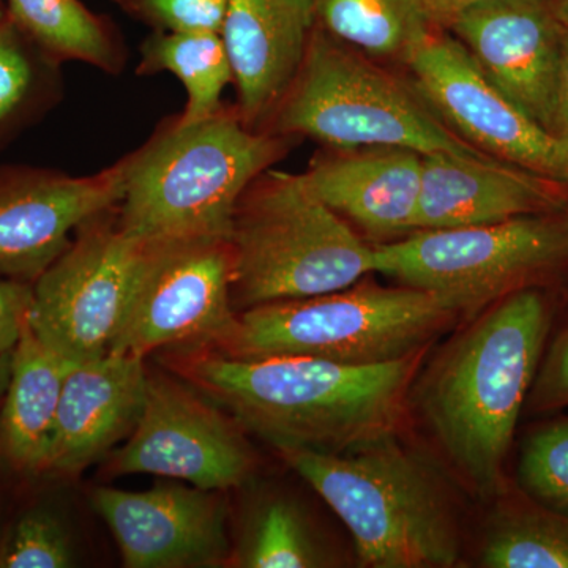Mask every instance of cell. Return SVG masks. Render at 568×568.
I'll return each instance as SVG.
<instances>
[{
    "label": "cell",
    "mask_w": 568,
    "mask_h": 568,
    "mask_svg": "<svg viewBox=\"0 0 568 568\" xmlns=\"http://www.w3.org/2000/svg\"><path fill=\"white\" fill-rule=\"evenodd\" d=\"M278 454L342 519L361 566L450 568L462 559L455 489L432 459L398 436L342 454L304 448Z\"/></svg>",
    "instance_id": "cell-3"
},
{
    "label": "cell",
    "mask_w": 568,
    "mask_h": 568,
    "mask_svg": "<svg viewBox=\"0 0 568 568\" xmlns=\"http://www.w3.org/2000/svg\"><path fill=\"white\" fill-rule=\"evenodd\" d=\"M316 24L315 0H227L222 39L246 125L263 121L283 102Z\"/></svg>",
    "instance_id": "cell-18"
},
{
    "label": "cell",
    "mask_w": 568,
    "mask_h": 568,
    "mask_svg": "<svg viewBox=\"0 0 568 568\" xmlns=\"http://www.w3.org/2000/svg\"><path fill=\"white\" fill-rule=\"evenodd\" d=\"M7 14L54 61H80L106 71L121 65L110 29L80 0H7Z\"/></svg>",
    "instance_id": "cell-24"
},
{
    "label": "cell",
    "mask_w": 568,
    "mask_h": 568,
    "mask_svg": "<svg viewBox=\"0 0 568 568\" xmlns=\"http://www.w3.org/2000/svg\"><path fill=\"white\" fill-rule=\"evenodd\" d=\"M58 65L7 14L0 22V151L54 103Z\"/></svg>",
    "instance_id": "cell-26"
},
{
    "label": "cell",
    "mask_w": 568,
    "mask_h": 568,
    "mask_svg": "<svg viewBox=\"0 0 568 568\" xmlns=\"http://www.w3.org/2000/svg\"><path fill=\"white\" fill-rule=\"evenodd\" d=\"M555 136L568 145V29L564 31L560 59L558 104H556Z\"/></svg>",
    "instance_id": "cell-32"
},
{
    "label": "cell",
    "mask_w": 568,
    "mask_h": 568,
    "mask_svg": "<svg viewBox=\"0 0 568 568\" xmlns=\"http://www.w3.org/2000/svg\"><path fill=\"white\" fill-rule=\"evenodd\" d=\"M91 499L126 568L219 567L231 560L223 491L160 484L148 491L97 488Z\"/></svg>",
    "instance_id": "cell-14"
},
{
    "label": "cell",
    "mask_w": 568,
    "mask_h": 568,
    "mask_svg": "<svg viewBox=\"0 0 568 568\" xmlns=\"http://www.w3.org/2000/svg\"><path fill=\"white\" fill-rule=\"evenodd\" d=\"M126 170L129 156L85 178L0 168V276L33 284L82 224L119 207Z\"/></svg>",
    "instance_id": "cell-13"
},
{
    "label": "cell",
    "mask_w": 568,
    "mask_h": 568,
    "mask_svg": "<svg viewBox=\"0 0 568 568\" xmlns=\"http://www.w3.org/2000/svg\"><path fill=\"white\" fill-rule=\"evenodd\" d=\"M568 407V310L555 335H549L536 379L526 399V413L551 416Z\"/></svg>",
    "instance_id": "cell-29"
},
{
    "label": "cell",
    "mask_w": 568,
    "mask_h": 568,
    "mask_svg": "<svg viewBox=\"0 0 568 568\" xmlns=\"http://www.w3.org/2000/svg\"><path fill=\"white\" fill-rule=\"evenodd\" d=\"M551 6L560 24L568 29V0H551Z\"/></svg>",
    "instance_id": "cell-35"
},
{
    "label": "cell",
    "mask_w": 568,
    "mask_h": 568,
    "mask_svg": "<svg viewBox=\"0 0 568 568\" xmlns=\"http://www.w3.org/2000/svg\"><path fill=\"white\" fill-rule=\"evenodd\" d=\"M446 28L511 102L555 134L566 28L551 0H484L459 11Z\"/></svg>",
    "instance_id": "cell-15"
},
{
    "label": "cell",
    "mask_w": 568,
    "mask_h": 568,
    "mask_svg": "<svg viewBox=\"0 0 568 568\" xmlns=\"http://www.w3.org/2000/svg\"><path fill=\"white\" fill-rule=\"evenodd\" d=\"M459 320L450 305L428 291L361 283L244 310L233 331L207 347L239 358L302 355L379 365L428 349Z\"/></svg>",
    "instance_id": "cell-6"
},
{
    "label": "cell",
    "mask_w": 568,
    "mask_h": 568,
    "mask_svg": "<svg viewBox=\"0 0 568 568\" xmlns=\"http://www.w3.org/2000/svg\"><path fill=\"white\" fill-rule=\"evenodd\" d=\"M145 358L108 353L71 364L59 403L47 473L80 476L132 435L144 405Z\"/></svg>",
    "instance_id": "cell-17"
},
{
    "label": "cell",
    "mask_w": 568,
    "mask_h": 568,
    "mask_svg": "<svg viewBox=\"0 0 568 568\" xmlns=\"http://www.w3.org/2000/svg\"><path fill=\"white\" fill-rule=\"evenodd\" d=\"M230 562L244 568H320L335 566V558L293 499L271 495L250 508Z\"/></svg>",
    "instance_id": "cell-25"
},
{
    "label": "cell",
    "mask_w": 568,
    "mask_h": 568,
    "mask_svg": "<svg viewBox=\"0 0 568 568\" xmlns=\"http://www.w3.org/2000/svg\"><path fill=\"white\" fill-rule=\"evenodd\" d=\"M230 244L237 313L335 293L375 272V246L313 193L304 174L257 175L235 207Z\"/></svg>",
    "instance_id": "cell-5"
},
{
    "label": "cell",
    "mask_w": 568,
    "mask_h": 568,
    "mask_svg": "<svg viewBox=\"0 0 568 568\" xmlns=\"http://www.w3.org/2000/svg\"><path fill=\"white\" fill-rule=\"evenodd\" d=\"M133 6L170 32L222 33L227 0H133Z\"/></svg>",
    "instance_id": "cell-30"
},
{
    "label": "cell",
    "mask_w": 568,
    "mask_h": 568,
    "mask_svg": "<svg viewBox=\"0 0 568 568\" xmlns=\"http://www.w3.org/2000/svg\"><path fill=\"white\" fill-rule=\"evenodd\" d=\"M11 375V353L0 354V406H2L3 396Z\"/></svg>",
    "instance_id": "cell-34"
},
{
    "label": "cell",
    "mask_w": 568,
    "mask_h": 568,
    "mask_svg": "<svg viewBox=\"0 0 568 568\" xmlns=\"http://www.w3.org/2000/svg\"><path fill=\"white\" fill-rule=\"evenodd\" d=\"M276 111V132L305 134L342 151L402 148L496 160L455 133L416 85L379 69L320 24Z\"/></svg>",
    "instance_id": "cell-7"
},
{
    "label": "cell",
    "mask_w": 568,
    "mask_h": 568,
    "mask_svg": "<svg viewBox=\"0 0 568 568\" xmlns=\"http://www.w3.org/2000/svg\"><path fill=\"white\" fill-rule=\"evenodd\" d=\"M7 18V9L3 7L2 0H0V22L6 20Z\"/></svg>",
    "instance_id": "cell-36"
},
{
    "label": "cell",
    "mask_w": 568,
    "mask_h": 568,
    "mask_svg": "<svg viewBox=\"0 0 568 568\" xmlns=\"http://www.w3.org/2000/svg\"><path fill=\"white\" fill-rule=\"evenodd\" d=\"M568 183L500 160L432 153L422 160L416 231L452 230L566 211Z\"/></svg>",
    "instance_id": "cell-16"
},
{
    "label": "cell",
    "mask_w": 568,
    "mask_h": 568,
    "mask_svg": "<svg viewBox=\"0 0 568 568\" xmlns=\"http://www.w3.org/2000/svg\"><path fill=\"white\" fill-rule=\"evenodd\" d=\"M148 245L122 230L118 207L82 224L32 284L28 321L33 334L71 364L111 353L129 316Z\"/></svg>",
    "instance_id": "cell-9"
},
{
    "label": "cell",
    "mask_w": 568,
    "mask_h": 568,
    "mask_svg": "<svg viewBox=\"0 0 568 568\" xmlns=\"http://www.w3.org/2000/svg\"><path fill=\"white\" fill-rule=\"evenodd\" d=\"M230 239L149 241L129 316L111 353L145 358L179 347L215 346L233 331Z\"/></svg>",
    "instance_id": "cell-10"
},
{
    "label": "cell",
    "mask_w": 568,
    "mask_h": 568,
    "mask_svg": "<svg viewBox=\"0 0 568 568\" xmlns=\"http://www.w3.org/2000/svg\"><path fill=\"white\" fill-rule=\"evenodd\" d=\"M32 304V284L0 276V354L11 353Z\"/></svg>",
    "instance_id": "cell-31"
},
{
    "label": "cell",
    "mask_w": 568,
    "mask_h": 568,
    "mask_svg": "<svg viewBox=\"0 0 568 568\" xmlns=\"http://www.w3.org/2000/svg\"><path fill=\"white\" fill-rule=\"evenodd\" d=\"M283 152L282 136L253 132L223 110L190 125L175 122L129 156L119 224L142 241L230 239L242 194Z\"/></svg>",
    "instance_id": "cell-4"
},
{
    "label": "cell",
    "mask_w": 568,
    "mask_h": 568,
    "mask_svg": "<svg viewBox=\"0 0 568 568\" xmlns=\"http://www.w3.org/2000/svg\"><path fill=\"white\" fill-rule=\"evenodd\" d=\"M556 315V287L506 295L467 320L414 381L437 446L485 499L508 489L506 462Z\"/></svg>",
    "instance_id": "cell-2"
},
{
    "label": "cell",
    "mask_w": 568,
    "mask_h": 568,
    "mask_svg": "<svg viewBox=\"0 0 568 568\" xmlns=\"http://www.w3.org/2000/svg\"><path fill=\"white\" fill-rule=\"evenodd\" d=\"M422 160L424 155L409 149L366 148L317 160L304 178L342 219L372 237L392 242L416 231Z\"/></svg>",
    "instance_id": "cell-19"
},
{
    "label": "cell",
    "mask_w": 568,
    "mask_h": 568,
    "mask_svg": "<svg viewBox=\"0 0 568 568\" xmlns=\"http://www.w3.org/2000/svg\"><path fill=\"white\" fill-rule=\"evenodd\" d=\"M317 24L375 58L406 62L437 26L422 0H315Z\"/></svg>",
    "instance_id": "cell-21"
},
{
    "label": "cell",
    "mask_w": 568,
    "mask_h": 568,
    "mask_svg": "<svg viewBox=\"0 0 568 568\" xmlns=\"http://www.w3.org/2000/svg\"><path fill=\"white\" fill-rule=\"evenodd\" d=\"M515 489L530 503L568 517V416L544 422L523 439Z\"/></svg>",
    "instance_id": "cell-27"
},
{
    "label": "cell",
    "mask_w": 568,
    "mask_h": 568,
    "mask_svg": "<svg viewBox=\"0 0 568 568\" xmlns=\"http://www.w3.org/2000/svg\"><path fill=\"white\" fill-rule=\"evenodd\" d=\"M426 353L347 365L302 355L230 357L200 346L168 349L162 358L168 372L276 450L342 454L398 435Z\"/></svg>",
    "instance_id": "cell-1"
},
{
    "label": "cell",
    "mask_w": 568,
    "mask_h": 568,
    "mask_svg": "<svg viewBox=\"0 0 568 568\" xmlns=\"http://www.w3.org/2000/svg\"><path fill=\"white\" fill-rule=\"evenodd\" d=\"M226 410L174 373L151 372L140 420L125 446L110 454L111 476L152 474L227 491L248 481L256 454Z\"/></svg>",
    "instance_id": "cell-11"
},
{
    "label": "cell",
    "mask_w": 568,
    "mask_h": 568,
    "mask_svg": "<svg viewBox=\"0 0 568 568\" xmlns=\"http://www.w3.org/2000/svg\"><path fill=\"white\" fill-rule=\"evenodd\" d=\"M71 362L33 334L29 321L11 351L9 387L0 406V457L29 476L47 473L59 403Z\"/></svg>",
    "instance_id": "cell-20"
},
{
    "label": "cell",
    "mask_w": 568,
    "mask_h": 568,
    "mask_svg": "<svg viewBox=\"0 0 568 568\" xmlns=\"http://www.w3.org/2000/svg\"><path fill=\"white\" fill-rule=\"evenodd\" d=\"M437 26H446L455 14L484 0H422Z\"/></svg>",
    "instance_id": "cell-33"
},
{
    "label": "cell",
    "mask_w": 568,
    "mask_h": 568,
    "mask_svg": "<svg viewBox=\"0 0 568 568\" xmlns=\"http://www.w3.org/2000/svg\"><path fill=\"white\" fill-rule=\"evenodd\" d=\"M497 499L481 540V567L568 568V517L530 503L517 489Z\"/></svg>",
    "instance_id": "cell-22"
},
{
    "label": "cell",
    "mask_w": 568,
    "mask_h": 568,
    "mask_svg": "<svg viewBox=\"0 0 568 568\" xmlns=\"http://www.w3.org/2000/svg\"><path fill=\"white\" fill-rule=\"evenodd\" d=\"M73 566L69 537L47 510H31L13 523L0 545L2 568H67Z\"/></svg>",
    "instance_id": "cell-28"
},
{
    "label": "cell",
    "mask_w": 568,
    "mask_h": 568,
    "mask_svg": "<svg viewBox=\"0 0 568 568\" xmlns=\"http://www.w3.org/2000/svg\"><path fill=\"white\" fill-rule=\"evenodd\" d=\"M141 73L170 71L185 88V111L178 123L190 125L222 110L224 88L234 81L233 67L216 32L156 33L142 48Z\"/></svg>",
    "instance_id": "cell-23"
},
{
    "label": "cell",
    "mask_w": 568,
    "mask_h": 568,
    "mask_svg": "<svg viewBox=\"0 0 568 568\" xmlns=\"http://www.w3.org/2000/svg\"><path fill=\"white\" fill-rule=\"evenodd\" d=\"M417 91L444 122L493 159L568 183V145L489 80L465 44L437 28L410 52Z\"/></svg>",
    "instance_id": "cell-12"
},
{
    "label": "cell",
    "mask_w": 568,
    "mask_h": 568,
    "mask_svg": "<svg viewBox=\"0 0 568 568\" xmlns=\"http://www.w3.org/2000/svg\"><path fill=\"white\" fill-rule=\"evenodd\" d=\"M375 272L436 294L462 320H473L506 295L567 282L568 209L414 231L375 246Z\"/></svg>",
    "instance_id": "cell-8"
}]
</instances>
